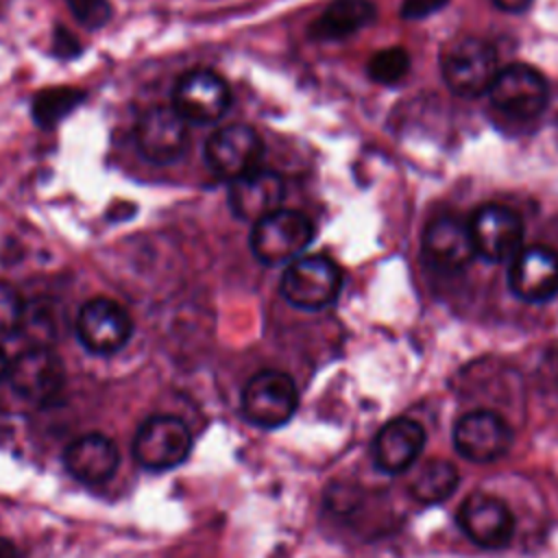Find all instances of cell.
<instances>
[{"label": "cell", "instance_id": "6da1fadb", "mask_svg": "<svg viewBox=\"0 0 558 558\" xmlns=\"http://www.w3.org/2000/svg\"><path fill=\"white\" fill-rule=\"evenodd\" d=\"M495 48L473 35H462L440 50V74L445 85L460 98H480L488 94L499 74Z\"/></svg>", "mask_w": 558, "mask_h": 558}, {"label": "cell", "instance_id": "7a4b0ae2", "mask_svg": "<svg viewBox=\"0 0 558 558\" xmlns=\"http://www.w3.org/2000/svg\"><path fill=\"white\" fill-rule=\"evenodd\" d=\"M312 240V220L303 211L281 207L253 225L248 244L262 264L275 266L301 257Z\"/></svg>", "mask_w": 558, "mask_h": 558}, {"label": "cell", "instance_id": "3957f363", "mask_svg": "<svg viewBox=\"0 0 558 558\" xmlns=\"http://www.w3.org/2000/svg\"><path fill=\"white\" fill-rule=\"evenodd\" d=\"M242 414L262 429H277L294 416L299 390L294 379L281 371H259L242 388Z\"/></svg>", "mask_w": 558, "mask_h": 558}, {"label": "cell", "instance_id": "277c9868", "mask_svg": "<svg viewBox=\"0 0 558 558\" xmlns=\"http://www.w3.org/2000/svg\"><path fill=\"white\" fill-rule=\"evenodd\" d=\"M194 447L190 427L172 414L148 416L133 436V458L148 471H170L183 464Z\"/></svg>", "mask_w": 558, "mask_h": 558}, {"label": "cell", "instance_id": "5b68a950", "mask_svg": "<svg viewBox=\"0 0 558 558\" xmlns=\"http://www.w3.org/2000/svg\"><path fill=\"white\" fill-rule=\"evenodd\" d=\"M342 288V272L327 255H301L281 275V294L301 310L331 305Z\"/></svg>", "mask_w": 558, "mask_h": 558}, {"label": "cell", "instance_id": "8992f818", "mask_svg": "<svg viewBox=\"0 0 558 558\" xmlns=\"http://www.w3.org/2000/svg\"><path fill=\"white\" fill-rule=\"evenodd\" d=\"M7 379L24 401L48 405L63 392L65 368L50 347H28L11 360Z\"/></svg>", "mask_w": 558, "mask_h": 558}, {"label": "cell", "instance_id": "52a82bcc", "mask_svg": "<svg viewBox=\"0 0 558 558\" xmlns=\"http://www.w3.org/2000/svg\"><path fill=\"white\" fill-rule=\"evenodd\" d=\"M490 102L504 116L530 120L545 111L549 102L547 78L527 63H510L499 70L488 89Z\"/></svg>", "mask_w": 558, "mask_h": 558}, {"label": "cell", "instance_id": "ba28073f", "mask_svg": "<svg viewBox=\"0 0 558 558\" xmlns=\"http://www.w3.org/2000/svg\"><path fill=\"white\" fill-rule=\"evenodd\" d=\"M469 231L475 255L493 264L512 259L523 248L525 227L521 216L499 203L477 207L469 218Z\"/></svg>", "mask_w": 558, "mask_h": 558}, {"label": "cell", "instance_id": "9c48e42d", "mask_svg": "<svg viewBox=\"0 0 558 558\" xmlns=\"http://www.w3.org/2000/svg\"><path fill=\"white\" fill-rule=\"evenodd\" d=\"M133 333L129 312L113 299L96 296L83 303L76 316L78 342L94 355L118 353Z\"/></svg>", "mask_w": 558, "mask_h": 558}, {"label": "cell", "instance_id": "30bf717a", "mask_svg": "<svg viewBox=\"0 0 558 558\" xmlns=\"http://www.w3.org/2000/svg\"><path fill=\"white\" fill-rule=\"evenodd\" d=\"M231 105L227 81L214 70L196 68L185 72L172 92V107L187 124L218 122Z\"/></svg>", "mask_w": 558, "mask_h": 558}, {"label": "cell", "instance_id": "8fae6325", "mask_svg": "<svg viewBox=\"0 0 558 558\" xmlns=\"http://www.w3.org/2000/svg\"><path fill=\"white\" fill-rule=\"evenodd\" d=\"M264 155L259 133L248 124H229L216 131L205 144V163L220 177L235 181L255 168Z\"/></svg>", "mask_w": 558, "mask_h": 558}, {"label": "cell", "instance_id": "7c38bea8", "mask_svg": "<svg viewBox=\"0 0 558 558\" xmlns=\"http://www.w3.org/2000/svg\"><path fill=\"white\" fill-rule=\"evenodd\" d=\"M453 447L471 462H495L512 447V429L493 410H473L453 425Z\"/></svg>", "mask_w": 558, "mask_h": 558}, {"label": "cell", "instance_id": "4fadbf2b", "mask_svg": "<svg viewBox=\"0 0 558 558\" xmlns=\"http://www.w3.org/2000/svg\"><path fill=\"white\" fill-rule=\"evenodd\" d=\"M187 137V122L168 105L146 109L135 124V144L142 157L159 166L177 161L185 153Z\"/></svg>", "mask_w": 558, "mask_h": 558}, {"label": "cell", "instance_id": "5bb4252c", "mask_svg": "<svg viewBox=\"0 0 558 558\" xmlns=\"http://www.w3.org/2000/svg\"><path fill=\"white\" fill-rule=\"evenodd\" d=\"M458 525L471 543L484 549H501L514 534V517L506 501L484 490L471 493L460 504Z\"/></svg>", "mask_w": 558, "mask_h": 558}, {"label": "cell", "instance_id": "9a60e30c", "mask_svg": "<svg viewBox=\"0 0 558 558\" xmlns=\"http://www.w3.org/2000/svg\"><path fill=\"white\" fill-rule=\"evenodd\" d=\"M508 286L525 303H547L558 296V251L545 244L523 246L510 259Z\"/></svg>", "mask_w": 558, "mask_h": 558}, {"label": "cell", "instance_id": "2e32d148", "mask_svg": "<svg viewBox=\"0 0 558 558\" xmlns=\"http://www.w3.org/2000/svg\"><path fill=\"white\" fill-rule=\"evenodd\" d=\"M421 251L423 257L438 270H462L475 257L469 222H462L456 216H438L429 220L421 238Z\"/></svg>", "mask_w": 558, "mask_h": 558}, {"label": "cell", "instance_id": "e0dca14e", "mask_svg": "<svg viewBox=\"0 0 558 558\" xmlns=\"http://www.w3.org/2000/svg\"><path fill=\"white\" fill-rule=\"evenodd\" d=\"M283 194L286 185L277 172L255 168L253 172L231 181L227 198L235 218L255 225L268 214L281 209Z\"/></svg>", "mask_w": 558, "mask_h": 558}, {"label": "cell", "instance_id": "ac0fdd59", "mask_svg": "<svg viewBox=\"0 0 558 558\" xmlns=\"http://www.w3.org/2000/svg\"><path fill=\"white\" fill-rule=\"evenodd\" d=\"M425 447V429L421 423L408 416L388 421L373 440V460L377 469L386 473L408 471Z\"/></svg>", "mask_w": 558, "mask_h": 558}, {"label": "cell", "instance_id": "d6986e66", "mask_svg": "<svg viewBox=\"0 0 558 558\" xmlns=\"http://www.w3.org/2000/svg\"><path fill=\"white\" fill-rule=\"evenodd\" d=\"M120 464V453L116 442L98 432H89L72 440L63 451L65 471L83 484L107 482Z\"/></svg>", "mask_w": 558, "mask_h": 558}, {"label": "cell", "instance_id": "ffe728a7", "mask_svg": "<svg viewBox=\"0 0 558 558\" xmlns=\"http://www.w3.org/2000/svg\"><path fill=\"white\" fill-rule=\"evenodd\" d=\"M377 9L371 0H331L310 24L307 35L316 41H338L373 24Z\"/></svg>", "mask_w": 558, "mask_h": 558}, {"label": "cell", "instance_id": "44dd1931", "mask_svg": "<svg viewBox=\"0 0 558 558\" xmlns=\"http://www.w3.org/2000/svg\"><path fill=\"white\" fill-rule=\"evenodd\" d=\"M458 484H460V473L456 464L445 458H434L418 469L410 493L416 501L432 506L449 499L456 493Z\"/></svg>", "mask_w": 558, "mask_h": 558}, {"label": "cell", "instance_id": "7402d4cb", "mask_svg": "<svg viewBox=\"0 0 558 558\" xmlns=\"http://www.w3.org/2000/svg\"><path fill=\"white\" fill-rule=\"evenodd\" d=\"M83 100H85L83 89L70 87V85H57L35 94L31 113L41 129H50L59 124L70 111H74Z\"/></svg>", "mask_w": 558, "mask_h": 558}, {"label": "cell", "instance_id": "603a6c76", "mask_svg": "<svg viewBox=\"0 0 558 558\" xmlns=\"http://www.w3.org/2000/svg\"><path fill=\"white\" fill-rule=\"evenodd\" d=\"M57 307L52 301L37 299L26 303L22 329L31 338V347H50V342L57 338L59 323H57Z\"/></svg>", "mask_w": 558, "mask_h": 558}, {"label": "cell", "instance_id": "cb8c5ba5", "mask_svg": "<svg viewBox=\"0 0 558 558\" xmlns=\"http://www.w3.org/2000/svg\"><path fill=\"white\" fill-rule=\"evenodd\" d=\"M366 72L371 81L379 85H395L405 78L410 72V54L401 46H390L384 50H377L366 65Z\"/></svg>", "mask_w": 558, "mask_h": 558}, {"label": "cell", "instance_id": "d4e9b609", "mask_svg": "<svg viewBox=\"0 0 558 558\" xmlns=\"http://www.w3.org/2000/svg\"><path fill=\"white\" fill-rule=\"evenodd\" d=\"M24 312L26 301L20 292L11 283L0 281V338H9L22 329Z\"/></svg>", "mask_w": 558, "mask_h": 558}, {"label": "cell", "instance_id": "484cf974", "mask_svg": "<svg viewBox=\"0 0 558 558\" xmlns=\"http://www.w3.org/2000/svg\"><path fill=\"white\" fill-rule=\"evenodd\" d=\"M74 17L85 28H100L111 17V4L107 0H65Z\"/></svg>", "mask_w": 558, "mask_h": 558}, {"label": "cell", "instance_id": "4316f807", "mask_svg": "<svg viewBox=\"0 0 558 558\" xmlns=\"http://www.w3.org/2000/svg\"><path fill=\"white\" fill-rule=\"evenodd\" d=\"M447 4H449V0H403L401 15L405 20H421L432 13H438Z\"/></svg>", "mask_w": 558, "mask_h": 558}, {"label": "cell", "instance_id": "83f0119b", "mask_svg": "<svg viewBox=\"0 0 558 558\" xmlns=\"http://www.w3.org/2000/svg\"><path fill=\"white\" fill-rule=\"evenodd\" d=\"M52 44H54V54L61 59H72L81 52L78 39L68 28H57Z\"/></svg>", "mask_w": 558, "mask_h": 558}, {"label": "cell", "instance_id": "f1b7e54d", "mask_svg": "<svg viewBox=\"0 0 558 558\" xmlns=\"http://www.w3.org/2000/svg\"><path fill=\"white\" fill-rule=\"evenodd\" d=\"M499 11H506V13H523L530 9V4L534 0H490Z\"/></svg>", "mask_w": 558, "mask_h": 558}, {"label": "cell", "instance_id": "f546056e", "mask_svg": "<svg viewBox=\"0 0 558 558\" xmlns=\"http://www.w3.org/2000/svg\"><path fill=\"white\" fill-rule=\"evenodd\" d=\"M0 558H20L15 545L7 538H0Z\"/></svg>", "mask_w": 558, "mask_h": 558}, {"label": "cell", "instance_id": "4dcf8cb0", "mask_svg": "<svg viewBox=\"0 0 558 558\" xmlns=\"http://www.w3.org/2000/svg\"><path fill=\"white\" fill-rule=\"evenodd\" d=\"M9 364H11V360L4 355V351L0 349V381L2 379H7V375H9Z\"/></svg>", "mask_w": 558, "mask_h": 558}]
</instances>
